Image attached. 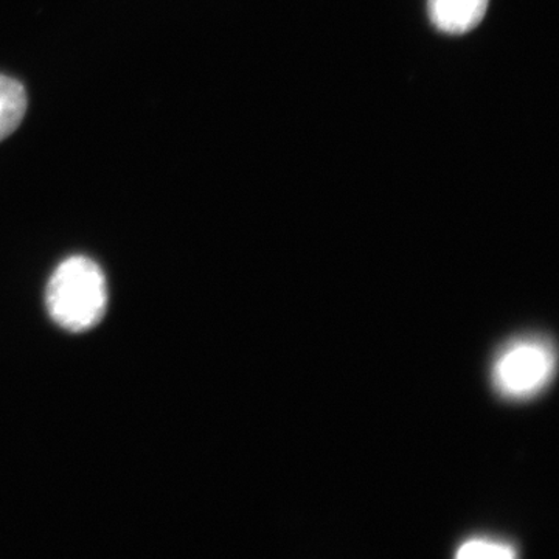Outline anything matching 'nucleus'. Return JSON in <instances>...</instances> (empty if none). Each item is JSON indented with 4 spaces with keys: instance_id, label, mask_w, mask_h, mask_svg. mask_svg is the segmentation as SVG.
Listing matches in <instances>:
<instances>
[{
    "instance_id": "obj_1",
    "label": "nucleus",
    "mask_w": 559,
    "mask_h": 559,
    "mask_svg": "<svg viewBox=\"0 0 559 559\" xmlns=\"http://www.w3.org/2000/svg\"><path fill=\"white\" fill-rule=\"evenodd\" d=\"M50 318L72 333L97 325L108 307V283L87 257H70L51 274L46 294Z\"/></svg>"
},
{
    "instance_id": "obj_2",
    "label": "nucleus",
    "mask_w": 559,
    "mask_h": 559,
    "mask_svg": "<svg viewBox=\"0 0 559 559\" xmlns=\"http://www.w3.org/2000/svg\"><path fill=\"white\" fill-rule=\"evenodd\" d=\"M557 373L554 342L539 334H528L507 342L491 364V384L499 396L527 401L540 395Z\"/></svg>"
},
{
    "instance_id": "obj_3",
    "label": "nucleus",
    "mask_w": 559,
    "mask_h": 559,
    "mask_svg": "<svg viewBox=\"0 0 559 559\" xmlns=\"http://www.w3.org/2000/svg\"><path fill=\"white\" fill-rule=\"evenodd\" d=\"M489 0H428L430 21L437 31L465 35L484 21Z\"/></svg>"
},
{
    "instance_id": "obj_4",
    "label": "nucleus",
    "mask_w": 559,
    "mask_h": 559,
    "mask_svg": "<svg viewBox=\"0 0 559 559\" xmlns=\"http://www.w3.org/2000/svg\"><path fill=\"white\" fill-rule=\"evenodd\" d=\"M27 110L24 86L10 76L0 75V142L20 128Z\"/></svg>"
},
{
    "instance_id": "obj_5",
    "label": "nucleus",
    "mask_w": 559,
    "mask_h": 559,
    "mask_svg": "<svg viewBox=\"0 0 559 559\" xmlns=\"http://www.w3.org/2000/svg\"><path fill=\"white\" fill-rule=\"evenodd\" d=\"M516 547L509 540L492 538H469L460 544L457 558L462 559H513Z\"/></svg>"
}]
</instances>
